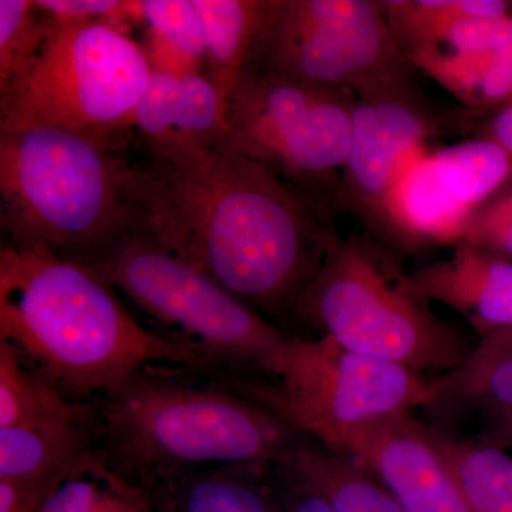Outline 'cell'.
Wrapping results in <instances>:
<instances>
[{"mask_svg": "<svg viewBox=\"0 0 512 512\" xmlns=\"http://www.w3.org/2000/svg\"><path fill=\"white\" fill-rule=\"evenodd\" d=\"M144 194L158 241L282 323L293 320L336 235L268 168L224 144L151 157Z\"/></svg>", "mask_w": 512, "mask_h": 512, "instance_id": "obj_1", "label": "cell"}, {"mask_svg": "<svg viewBox=\"0 0 512 512\" xmlns=\"http://www.w3.org/2000/svg\"><path fill=\"white\" fill-rule=\"evenodd\" d=\"M0 345L73 403H89L151 366L221 379L194 350L144 328L86 266L2 244Z\"/></svg>", "mask_w": 512, "mask_h": 512, "instance_id": "obj_2", "label": "cell"}, {"mask_svg": "<svg viewBox=\"0 0 512 512\" xmlns=\"http://www.w3.org/2000/svg\"><path fill=\"white\" fill-rule=\"evenodd\" d=\"M96 448L137 483L197 468L284 460L303 436L218 377L138 370L89 402Z\"/></svg>", "mask_w": 512, "mask_h": 512, "instance_id": "obj_3", "label": "cell"}, {"mask_svg": "<svg viewBox=\"0 0 512 512\" xmlns=\"http://www.w3.org/2000/svg\"><path fill=\"white\" fill-rule=\"evenodd\" d=\"M146 167L124 143L57 128L0 131L5 245L83 266L121 242L153 232Z\"/></svg>", "mask_w": 512, "mask_h": 512, "instance_id": "obj_4", "label": "cell"}, {"mask_svg": "<svg viewBox=\"0 0 512 512\" xmlns=\"http://www.w3.org/2000/svg\"><path fill=\"white\" fill-rule=\"evenodd\" d=\"M429 303L372 235L336 234L293 320L357 353L439 376L473 346Z\"/></svg>", "mask_w": 512, "mask_h": 512, "instance_id": "obj_5", "label": "cell"}, {"mask_svg": "<svg viewBox=\"0 0 512 512\" xmlns=\"http://www.w3.org/2000/svg\"><path fill=\"white\" fill-rule=\"evenodd\" d=\"M224 377L272 379L293 335L143 232L86 266Z\"/></svg>", "mask_w": 512, "mask_h": 512, "instance_id": "obj_6", "label": "cell"}, {"mask_svg": "<svg viewBox=\"0 0 512 512\" xmlns=\"http://www.w3.org/2000/svg\"><path fill=\"white\" fill-rule=\"evenodd\" d=\"M52 19L36 62L0 94V131L57 128L124 143L151 77L143 47L103 20Z\"/></svg>", "mask_w": 512, "mask_h": 512, "instance_id": "obj_7", "label": "cell"}, {"mask_svg": "<svg viewBox=\"0 0 512 512\" xmlns=\"http://www.w3.org/2000/svg\"><path fill=\"white\" fill-rule=\"evenodd\" d=\"M222 382L332 451L356 427L427 409L439 394L437 376L357 353L329 336H292L272 379Z\"/></svg>", "mask_w": 512, "mask_h": 512, "instance_id": "obj_8", "label": "cell"}, {"mask_svg": "<svg viewBox=\"0 0 512 512\" xmlns=\"http://www.w3.org/2000/svg\"><path fill=\"white\" fill-rule=\"evenodd\" d=\"M356 97L245 72L228 100L224 146L264 165L320 217L340 211Z\"/></svg>", "mask_w": 512, "mask_h": 512, "instance_id": "obj_9", "label": "cell"}, {"mask_svg": "<svg viewBox=\"0 0 512 512\" xmlns=\"http://www.w3.org/2000/svg\"><path fill=\"white\" fill-rule=\"evenodd\" d=\"M382 0H272L247 72L370 94L413 86Z\"/></svg>", "mask_w": 512, "mask_h": 512, "instance_id": "obj_10", "label": "cell"}, {"mask_svg": "<svg viewBox=\"0 0 512 512\" xmlns=\"http://www.w3.org/2000/svg\"><path fill=\"white\" fill-rule=\"evenodd\" d=\"M511 178L512 158L485 138L430 150L390 192L384 239L404 249L456 247L476 212Z\"/></svg>", "mask_w": 512, "mask_h": 512, "instance_id": "obj_11", "label": "cell"}, {"mask_svg": "<svg viewBox=\"0 0 512 512\" xmlns=\"http://www.w3.org/2000/svg\"><path fill=\"white\" fill-rule=\"evenodd\" d=\"M414 86V84H413ZM413 86L359 97L340 178V211L352 212L383 244L390 192L429 153L436 121Z\"/></svg>", "mask_w": 512, "mask_h": 512, "instance_id": "obj_12", "label": "cell"}, {"mask_svg": "<svg viewBox=\"0 0 512 512\" xmlns=\"http://www.w3.org/2000/svg\"><path fill=\"white\" fill-rule=\"evenodd\" d=\"M333 451L369 468L403 512H471L431 440L429 426L412 413L356 427Z\"/></svg>", "mask_w": 512, "mask_h": 512, "instance_id": "obj_13", "label": "cell"}, {"mask_svg": "<svg viewBox=\"0 0 512 512\" xmlns=\"http://www.w3.org/2000/svg\"><path fill=\"white\" fill-rule=\"evenodd\" d=\"M457 97L470 119L512 101V18L468 19L407 57Z\"/></svg>", "mask_w": 512, "mask_h": 512, "instance_id": "obj_14", "label": "cell"}, {"mask_svg": "<svg viewBox=\"0 0 512 512\" xmlns=\"http://www.w3.org/2000/svg\"><path fill=\"white\" fill-rule=\"evenodd\" d=\"M227 114V103L205 74L151 72L131 127L143 136L151 157L170 156L224 144Z\"/></svg>", "mask_w": 512, "mask_h": 512, "instance_id": "obj_15", "label": "cell"}, {"mask_svg": "<svg viewBox=\"0 0 512 512\" xmlns=\"http://www.w3.org/2000/svg\"><path fill=\"white\" fill-rule=\"evenodd\" d=\"M410 288L429 302L460 313L478 335L512 326V261L461 242L446 261L407 274Z\"/></svg>", "mask_w": 512, "mask_h": 512, "instance_id": "obj_16", "label": "cell"}, {"mask_svg": "<svg viewBox=\"0 0 512 512\" xmlns=\"http://www.w3.org/2000/svg\"><path fill=\"white\" fill-rule=\"evenodd\" d=\"M272 466L235 464L180 471L151 481L157 512H278Z\"/></svg>", "mask_w": 512, "mask_h": 512, "instance_id": "obj_17", "label": "cell"}, {"mask_svg": "<svg viewBox=\"0 0 512 512\" xmlns=\"http://www.w3.org/2000/svg\"><path fill=\"white\" fill-rule=\"evenodd\" d=\"M94 447L89 403L72 416L0 427V480L55 483Z\"/></svg>", "mask_w": 512, "mask_h": 512, "instance_id": "obj_18", "label": "cell"}, {"mask_svg": "<svg viewBox=\"0 0 512 512\" xmlns=\"http://www.w3.org/2000/svg\"><path fill=\"white\" fill-rule=\"evenodd\" d=\"M439 394L429 412L451 420L466 413L487 421L512 414V326L481 336L450 372L437 376Z\"/></svg>", "mask_w": 512, "mask_h": 512, "instance_id": "obj_19", "label": "cell"}, {"mask_svg": "<svg viewBox=\"0 0 512 512\" xmlns=\"http://www.w3.org/2000/svg\"><path fill=\"white\" fill-rule=\"evenodd\" d=\"M272 0H192L205 40V76L228 106L249 63Z\"/></svg>", "mask_w": 512, "mask_h": 512, "instance_id": "obj_20", "label": "cell"}, {"mask_svg": "<svg viewBox=\"0 0 512 512\" xmlns=\"http://www.w3.org/2000/svg\"><path fill=\"white\" fill-rule=\"evenodd\" d=\"M279 463L315 488L336 512H403L369 468L306 437Z\"/></svg>", "mask_w": 512, "mask_h": 512, "instance_id": "obj_21", "label": "cell"}, {"mask_svg": "<svg viewBox=\"0 0 512 512\" xmlns=\"http://www.w3.org/2000/svg\"><path fill=\"white\" fill-rule=\"evenodd\" d=\"M43 512H157L153 494L116 468L96 447L50 485Z\"/></svg>", "mask_w": 512, "mask_h": 512, "instance_id": "obj_22", "label": "cell"}, {"mask_svg": "<svg viewBox=\"0 0 512 512\" xmlns=\"http://www.w3.org/2000/svg\"><path fill=\"white\" fill-rule=\"evenodd\" d=\"M429 431L471 512H512V457L503 448Z\"/></svg>", "mask_w": 512, "mask_h": 512, "instance_id": "obj_23", "label": "cell"}, {"mask_svg": "<svg viewBox=\"0 0 512 512\" xmlns=\"http://www.w3.org/2000/svg\"><path fill=\"white\" fill-rule=\"evenodd\" d=\"M382 6L406 59L464 20L512 18V0H384Z\"/></svg>", "mask_w": 512, "mask_h": 512, "instance_id": "obj_24", "label": "cell"}, {"mask_svg": "<svg viewBox=\"0 0 512 512\" xmlns=\"http://www.w3.org/2000/svg\"><path fill=\"white\" fill-rule=\"evenodd\" d=\"M84 406L57 393L0 345V427L72 416Z\"/></svg>", "mask_w": 512, "mask_h": 512, "instance_id": "obj_25", "label": "cell"}, {"mask_svg": "<svg viewBox=\"0 0 512 512\" xmlns=\"http://www.w3.org/2000/svg\"><path fill=\"white\" fill-rule=\"evenodd\" d=\"M52 28L35 0H0V94L36 62Z\"/></svg>", "mask_w": 512, "mask_h": 512, "instance_id": "obj_26", "label": "cell"}, {"mask_svg": "<svg viewBox=\"0 0 512 512\" xmlns=\"http://www.w3.org/2000/svg\"><path fill=\"white\" fill-rule=\"evenodd\" d=\"M141 16L148 28L205 64V40L192 0H143Z\"/></svg>", "mask_w": 512, "mask_h": 512, "instance_id": "obj_27", "label": "cell"}, {"mask_svg": "<svg viewBox=\"0 0 512 512\" xmlns=\"http://www.w3.org/2000/svg\"><path fill=\"white\" fill-rule=\"evenodd\" d=\"M463 242L512 261V178L476 212Z\"/></svg>", "mask_w": 512, "mask_h": 512, "instance_id": "obj_28", "label": "cell"}, {"mask_svg": "<svg viewBox=\"0 0 512 512\" xmlns=\"http://www.w3.org/2000/svg\"><path fill=\"white\" fill-rule=\"evenodd\" d=\"M271 484L278 512H336L315 488L285 464L272 466Z\"/></svg>", "mask_w": 512, "mask_h": 512, "instance_id": "obj_29", "label": "cell"}, {"mask_svg": "<svg viewBox=\"0 0 512 512\" xmlns=\"http://www.w3.org/2000/svg\"><path fill=\"white\" fill-rule=\"evenodd\" d=\"M35 3L52 18L67 22L103 20L121 29V20L128 19L127 2L119 0H35Z\"/></svg>", "mask_w": 512, "mask_h": 512, "instance_id": "obj_30", "label": "cell"}, {"mask_svg": "<svg viewBox=\"0 0 512 512\" xmlns=\"http://www.w3.org/2000/svg\"><path fill=\"white\" fill-rule=\"evenodd\" d=\"M141 47L151 72L171 74V76L205 74L204 63L188 55L181 47L154 29L147 28Z\"/></svg>", "mask_w": 512, "mask_h": 512, "instance_id": "obj_31", "label": "cell"}, {"mask_svg": "<svg viewBox=\"0 0 512 512\" xmlns=\"http://www.w3.org/2000/svg\"><path fill=\"white\" fill-rule=\"evenodd\" d=\"M52 484L0 480V512H43L46 494Z\"/></svg>", "mask_w": 512, "mask_h": 512, "instance_id": "obj_32", "label": "cell"}, {"mask_svg": "<svg viewBox=\"0 0 512 512\" xmlns=\"http://www.w3.org/2000/svg\"><path fill=\"white\" fill-rule=\"evenodd\" d=\"M478 137L493 141L512 158V101L487 117Z\"/></svg>", "mask_w": 512, "mask_h": 512, "instance_id": "obj_33", "label": "cell"}, {"mask_svg": "<svg viewBox=\"0 0 512 512\" xmlns=\"http://www.w3.org/2000/svg\"><path fill=\"white\" fill-rule=\"evenodd\" d=\"M490 446L503 448L512 447V414L510 416L501 417L487 421L483 433H481V440Z\"/></svg>", "mask_w": 512, "mask_h": 512, "instance_id": "obj_34", "label": "cell"}]
</instances>
